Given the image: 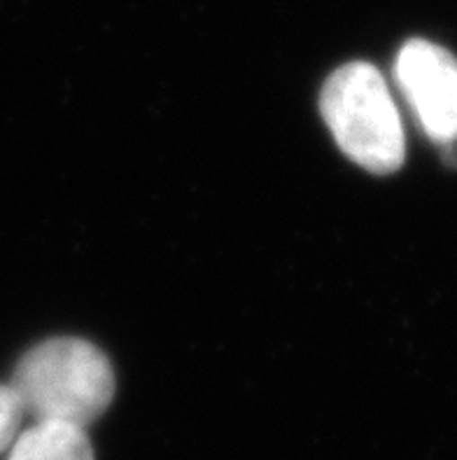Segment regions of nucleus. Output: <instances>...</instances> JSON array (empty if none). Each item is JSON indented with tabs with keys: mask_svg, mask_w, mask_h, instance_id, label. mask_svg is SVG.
Returning a JSON list of instances; mask_svg holds the SVG:
<instances>
[{
	"mask_svg": "<svg viewBox=\"0 0 457 460\" xmlns=\"http://www.w3.org/2000/svg\"><path fill=\"white\" fill-rule=\"evenodd\" d=\"M394 77L417 122L432 140H457V58L429 40H409L400 49Z\"/></svg>",
	"mask_w": 457,
	"mask_h": 460,
	"instance_id": "obj_3",
	"label": "nucleus"
},
{
	"mask_svg": "<svg viewBox=\"0 0 457 460\" xmlns=\"http://www.w3.org/2000/svg\"><path fill=\"white\" fill-rule=\"evenodd\" d=\"M23 416L26 414L12 385L0 384V454H5L14 438L22 432Z\"/></svg>",
	"mask_w": 457,
	"mask_h": 460,
	"instance_id": "obj_5",
	"label": "nucleus"
},
{
	"mask_svg": "<svg viewBox=\"0 0 457 460\" xmlns=\"http://www.w3.org/2000/svg\"><path fill=\"white\" fill-rule=\"evenodd\" d=\"M7 460H93V449L84 428L35 420L10 444Z\"/></svg>",
	"mask_w": 457,
	"mask_h": 460,
	"instance_id": "obj_4",
	"label": "nucleus"
},
{
	"mask_svg": "<svg viewBox=\"0 0 457 460\" xmlns=\"http://www.w3.org/2000/svg\"><path fill=\"white\" fill-rule=\"evenodd\" d=\"M12 391L33 420L87 428L115 397V372L101 349L75 337L47 339L19 360Z\"/></svg>",
	"mask_w": 457,
	"mask_h": 460,
	"instance_id": "obj_1",
	"label": "nucleus"
},
{
	"mask_svg": "<svg viewBox=\"0 0 457 460\" xmlns=\"http://www.w3.org/2000/svg\"><path fill=\"white\" fill-rule=\"evenodd\" d=\"M320 112L336 146L357 166L376 175L401 169L404 127L381 70L365 61L334 70L324 82Z\"/></svg>",
	"mask_w": 457,
	"mask_h": 460,
	"instance_id": "obj_2",
	"label": "nucleus"
}]
</instances>
